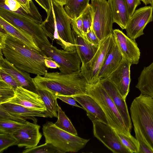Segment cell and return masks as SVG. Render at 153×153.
Returning <instances> with one entry per match:
<instances>
[{"label":"cell","mask_w":153,"mask_h":153,"mask_svg":"<svg viewBox=\"0 0 153 153\" xmlns=\"http://www.w3.org/2000/svg\"><path fill=\"white\" fill-rule=\"evenodd\" d=\"M1 50L5 58L21 70L36 75L44 76L48 72L45 63L47 56L10 34H7L5 45Z\"/></svg>","instance_id":"1"},{"label":"cell","mask_w":153,"mask_h":153,"mask_svg":"<svg viewBox=\"0 0 153 153\" xmlns=\"http://www.w3.org/2000/svg\"><path fill=\"white\" fill-rule=\"evenodd\" d=\"M52 8L46 19L41 23L46 35L52 41L55 40L63 50H76L75 33L71 29V19L66 13L63 6L51 0Z\"/></svg>","instance_id":"2"},{"label":"cell","mask_w":153,"mask_h":153,"mask_svg":"<svg viewBox=\"0 0 153 153\" xmlns=\"http://www.w3.org/2000/svg\"><path fill=\"white\" fill-rule=\"evenodd\" d=\"M33 79L37 88L45 89L59 95L70 96L87 94L88 84L79 71L69 74L56 71L37 75Z\"/></svg>","instance_id":"3"},{"label":"cell","mask_w":153,"mask_h":153,"mask_svg":"<svg viewBox=\"0 0 153 153\" xmlns=\"http://www.w3.org/2000/svg\"><path fill=\"white\" fill-rule=\"evenodd\" d=\"M130 111L133 125L140 128L153 149V98L141 93L132 102Z\"/></svg>","instance_id":"4"},{"label":"cell","mask_w":153,"mask_h":153,"mask_svg":"<svg viewBox=\"0 0 153 153\" xmlns=\"http://www.w3.org/2000/svg\"><path fill=\"white\" fill-rule=\"evenodd\" d=\"M87 92L100 106L107 117L108 124L117 133L126 135L131 134L114 102L100 81L94 84H88Z\"/></svg>","instance_id":"5"},{"label":"cell","mask_w":153,"mask_h":153,"mask_svg":"<svg viewBox=\"0 0 153 153\" xmlns=\"http://www.w3.org/2000/svg\"><path fill=\"white\" fill-rule=\"evenodd\" d=\"M42 130L45 142L52 144L61 153L77 152L90 140L63 130L51 122H47L44 124Z\"/></svg>","instance_id":"6"},{"label":"cell","mask_w":153,"mask_h":153,"mask_svg":"<svg viewBox=\"0 0 153 153\" xmlns=\"http://www.w3.org/2000/svg\"><path fill=\"white\" fill-rule=\"evenodd\" d=\"M42 53L51 58L60 65L59 68L61 73L69 74L80 70L82 62L76 50L68 51L59 49L53 45L35 40Z\"/></svg>","instance_id":"7"},{"label":"cell","mask_w":153,"mask_h":153,"mask_svg":"<svg viewBox=\"0 0 153 153\" xmlns=\"http://www.w3.org/2000/svg\"><path fill=\"white\" fill-rule=\"evenodd\" d=\"M90 5L93 16L92 29L101 41L113 33V16L106 0H92Z\"/></svg>","instance_id":"8"},{"label":"cell","mask_w":153,"mask_h":153,"mask_svg":"<svg viewBox=\"0 0 153 153\" xmlns=\"http://www.w3.org/2000/svg\"><path fill=\"white\" fill-rule=\"evenodd\" d=\"M115 42L112 33L101 41L97 51L92 59L86 64L81 65V73L88 84H94L100 81L98 79L99 72Z\"/></svg>","instance_id":"9"},{"label":"cell","mask_w":153,"mask_h":153,"mask_svg":"<svg viewBox=\"0 0 153 153\" xmlns=\"http://www.w3.org/2000/svg\"><path fill=\"white\" fill-rule=\"evenodd\" d=\"M0 17L12 25L27 32L34 40L51 44L43 29L42 23L1 8Z\"/></svg>","instance_id":"10"},{"label":"cell","mask_w":153,"mask_h":153,"mask_svg":"<svg viewBox=\"0 0 153 153\" xmlns=\"http://www.w3.org/2000/svg\"><path fill=\"white\" fill-rule=\"evenodd\" d=\"M95 137L114 153H131L123 143L115 130L108 124L97 121L92 122Z\"/></svg>","instance_id":"11"},{"label":"cell","mask_w":153,"mask_h":153,"mask_svg":"<svg viewBox=\"0 0 153 153\" xmlns=\"http://www.w3.org/2000/svg\"><path fill=\"white\" fill-rule=\"evenodd\" d=\"M153 10L152 7L149 6L135 11L125 29L128 37L135 39L144 34V29L147 24L153 21Z\"/></svg>","instance_id":"12"},{"label":"cell","mask_w":153,"mask_h":153,"mask_svg":"<svg viewBox=\"0 0 153 153\" xmlns=\"http://www.w3.org/2000/svg\"><path fill=\"white\" fill-rule=\"evenodd\" d=\"M100 82L114 102L126 128L131 132L132 126L126 99L121 94L114 84L108 79H100Z\"/></svg>","instance_id":"13"},{"label":"cell","mask_w":153,"mask_h":153,"mask_svg":"<svg viewBox=\"0 0 153 153\" xmlns=\"http://www.w3.org/2000/svg\"><path fill=\"white\" fill-rule=\"evenodd\" d=\"M113 33L123 58L128 60L132 65L137 64L140 53L135 39L129 37L118 29L113 30Z\"/></svg>","instance_id":"14"},{"label":"cell","mask_w":153,"mask_h":153,"mask_svg":"<svg viewBox=\"0 0 153 153\" xmlns=\"http://www.w3.org/2000/svg\"><path fill=\"white\" fill-rule=\"evenodd\" d=\"M40 126L36 123L29 122L12 134L17 141L19 147L25 149L37 146L42 137L39 131Z\"/></svg>","instance_id":"15"},{"label":"cell","mask_w":153,"mask_h":153,"mask_svg":"<svg viewBox=\"0 0 153 153\" xmlns=\"http://www.w3.org/2000/svg\"><path fill=\"white\" fill-rule=\"evenodd\" d=\"M131 65L128 60L123 58L117 68L107 78L114 84L125 99L129 91L130 69Z\"/></svg>","instance_id":"16"},{"label":"cell","mask_w":153,"mask_h":153,"mask_svg":"<svg viewBox=\"0 0 153 153\" xmlns=\"http://www.w3.org/2000/svg\"><path fill=\"white\" fill-rule=\"evenodd\" d=\"M0 69L12 76L17 81L20 87L37 93V88L29 73L21 70L4 58L0 49Z\"/></svg>","instance_id":"17"},{"label":"cell","mask_w":153,"mask_h":153,"mask_svg":"<svg viewBox=\"0 0 153 153\" xmlns=\"http://www.w3.org/2000/svg\"><path fill=\"white\" fill-rule=\"evenodd\" d=\"M6 102L20 105L30 108L47 110L43 101L38 94L21 87L16 88L14 97L5 102Z\"/></svg>","instance_id":"18"},{"label":"cell","mask_w":153,"mask_h":153,"mask_svg":"<svg viewBox=\"0 0 153 153\" xmlns=\"http://www.w3.org/2000/svg\"><path fill=\"white\" fill-rule=\"evenodd\" d=\"M81 105L86 111L87 115L92 122L98 121L108 124L107 117L100 106L88 94L71 96Z\"/></svg>","instance_id":"19"},{"label":"cell","mask_w":153,"mask_h":153,"mask_svg":"<svg viewBox=\"0 0 153 153\" xmlns=\"http://www.w3.org/2000/svg\"><path fill=\"white\" fill-rule=\"evenodd\" d=\"M0 106L12 114L22 117L26 120H31L33 123L36 124L37 120L35 117L52 118L47 110L30 108L8 102L0 104Z\"/></svg>","instance_id":"20"},{"label":"cell","mask_w":153,"mask_h":153,"mask_svg":"<svg viewBox=\"0 0 153 153\" xmlns=\"http://www.w3.org/2000/svg\"><path fill=\"white\" fill-rule=\"evenodd\" d=\"M123 57L115 41L106 56L99 72L98 79H105L119 66Z\"/></svg>","instance_id":"21"},{"label":"cell","mask_w":153,"mask_h":153,"mask_svg":"<svg viewBox=\"0 0 153 153\" xmlns=\"http://www.w3.org/2000/svg\"><path fill=\"white\" fill-rule=\"evenodd\" d=\"M0 27L3 28L7 33L20 40L32 49L43 53L36 44L34 38L30 35L24 30L12 25L1 17H0Z\"/></svg>","instance_id":"22"},{"label":"cell","mask_w":153,"mask_h":153,"mask_svg":"<svg viewBox=\"0 0 153 153\" xmlns=\"http://www.w3.org/2000/svg\"><path fill=\"white\" fill-rule=\"evenodd\" d=\"M108 1L114 22L122 29H125L129 18L124 0H108Z\"/></svg>","instance_id":"23"},{"label":"cell","mask_w":153,"mask_h":153,"mask_svg":"<svg viewBox=\"0 0 153 153\" xmlns=\"http://www.w3.org/2000/svg\"><path fill=\"white\" fill-rule=\"evenodd\" d=\"M75 45L82 64L88 62L96 54L99 47V46L91 43L87 39L75 34Z\"/></svg>","instance_id":"24"},{"label":"cell","mask_w":153,"mask_h":153,"mask_svg":"<svg viewBox=\"0 0 153 153\" xmlns=\"http://www.w3.org/2000/svg\"><path fill=\"white\" fill-rule=\"evenodd\" d=\"M135 87L141 93L153 98V62L144 67L138 79Z\"/></svg>","instance_id":"25"},{"label":"cell","mask_w":153,"mask_h":153,"mask_svg":"<svg viewBox=\"0 0 153 153\" xmlns=\"http://www.w3.org/2000/svg\"><path fill=\"white\" fill-rule=\"evenodd\" d=\"M37 93L41 97L47 110L52 118L58 117L57 96L52 92L45 89L37 88Z\"/></svg>","instance_id":"26"},{"label":"cell","mask_w":153,"mask_h":153,"mask_svg":"<svg viewBox=\"0 0 153 153\" xmlns=\"http://www.w3.org/2000/svg\"><path fill=\"white\" fill-rule=\"evenodd\" d=\"M90 0H67L64 8L72 19L79 17L89 4Z\"/></svg>","instance_id":"27"},{"label":"cell","mask_w":153,"mask_h":153,"mask_svg":"<svg viewBox=\"0 0 153 153\" xmlns=\"http://www.w3.org/2000/svg\"><path fill=\"white\" fill-rule=\"evenodd\" d=\"M58 107L57 120L54 123L55 126L63 130L72 134L77 135V131L70 120L58 105Z\"/></svg>","instance_id":"28"},{"label":"cell","mask_w":153,"mask_h":153,"mask_svg":"<svg viewBox=\"0 0 153 153\" xmlns=\"http://www.w3.org/2000/svg\"><path fill=\"white\" fill-rule=\"evenodd\" d=\"M135 136L139 146L138 153H153V149L149 144L141 131L137 125H133Z\"/></svg>","instance_id":"29"},{"label":"cell","mask_w":153,"mask_h":153,"mask_svg":"<svg viewBox=\"0 0 153 153\" xmlns=\"http://www.w3.org/2000/svg\"><path fill=\"white\" fill-rule=\"evenodd\" d=\"M26 124L13 121L0 119V133L12 134Z\"/></svg>","instance_id":"30"},{"label":"cell","mask_w":153,"mask_h":153,"mask_svg":"<svg viewBox=\"0 0 153 153\" xmlns=\"http://www.w3.org/2000/svg\"><path fill=\"white\" fill-rule=\"evenodd\" d=\"M22 153H61L60 151L52 144L45 143L32 148L26 149Z\"/></svg>","instance_id":"31"},{"label":"cell","mask_w":153,"mask_h":153,"mask_svg":"<svg viewBox=\"0 0 153 153\" xmlns=\"http://www.w3.org/2000/svg\"><path fill=\"white\" fill-rule=\"evenodd\" d=\"M117 133L123 143L129 150L131 153H138L139 146L136 138L131 134L126 135Z\"/></svg>","instance_id":"32"},{"label":"cell","mask_w":153,"mask_h":153,"mask_svg":"<svg viewBox=\"0 0 153 153\" xmlns=\"http://www.w3.org/2000/svg\"><path fill=\"white\" fill-rule=\"evenodd\" d=\"M15 91L13 88L0 79V104L13 97Z\"/></svg>","instance_id":"33"},{"label":"cell","mask_w":153,"mask_h":153,"mask_svg":"<svg viewBox=\"0 0 153 153\" xmlns=\"http://www.w3.org/2000/svg\"><path fill=\"white\" fill-rule=\"evenodd\" d=\"M83 29L85 35L92 28L93 16L90 4H89L82 15ZM86 36V35H85Z\"/></svg>","instance_id":"34"},{"label":"cell","mask_w":153,"mask_h":153,"mask_svg":"<svg viewBox=\"0 0 153 153\" xmlns=\"http://www.w3.org/2000/svg\"><path fill=\"white\" fill-rule=\"evenodd\" d=\"M17 141L11 134L0 133V153L9 147L17 145Z\"/></svg>","instance_id":"35"},{"label":"cell","mask_w":153,"mask_h":153,"mask_svg":"<svg viewBox=\"0 0 153 153\" xmlns=\"http://www.w3.org/2000/svg\"><path fill=\"white\" fill-rule=\"evenodd\" d=\"M71 25L72 30L75 34L87 39L83 31L82 22L81 15L76 19H71Z\"/></svg>","instance_id":"36"},{"label":"cell","mask_w":153,"mask_h":153,"mask_svg":"<svg viewBox=\"0 0 153 153\" xmlns=\"http://www.w3.org/2000/svg\"><path fill=\"white\" fill-rule=\"evenodd\" d=\"M0 119L13 121L25 124L29 122L23 118L11 114L0 106Z\"/></svg>","instance_id":"37"},{"label":"cell","mask_w":153,"mask_h":153,"mask_svg":"<svg viewBox=\"0 0 153 153\" xmlns=\"http://www.w3.org/2000/svg\"><path fill=\"white\" fill-rule=\"evenodd\" d=\"M0 79L2 80L15 90L20 85L16 80L10 74L0 69Z\"/></svg>","instance_id":"38"},{"label":"cell","mask_w":153,"mask_h":153,"mask_svg":"<svg viewBox=\"0 0 153 153\" xmlns=\"http://www.w3.org/2000/svg\"><path fill=\"white\" fill-rule=\"evenodd\" d=\"M28 13L40 14L32 0H16Z\"/></svg>","instance_id":"39"},{"label":"cell","mask_w":153,"mask_h":153,"mask_svg":"<svg viewBox=\"0 0 153 153\" xmlns=\"http://www.w3.org/2000/svg\"><path fill=\"white\" fill-rule=\"evenodd\" d=\"M127 7L129 19L136 10V7L141 4V0H124Z\"/></svg>","instance_id":"40"},{"label":"cell","mask_w":153,"mask_h":153,"mask_svg":"<svg viewBox=\"0 0 153 153\" xmlns=\"http://www.w3.org/2000/svg\"><path fill=\"white\" fill-rule=\"evenodd\" d=\"M85 35L87 40L89 42L95 45L99 46L101 41L97 36L92 28L89 30Z\"/></svg>","instance_id":"41"},{"label":"cell","mask_w":153,"mask_h":153,"mask_svg":"<svg viewBox=\"0 0 153 153\" xmlns=\"http://www.w3.org/2000/svg\"><path fill=\"white\" fill-rule=\"evenodd\" d=\"M57 98L63 102L71 105L78 107L84 110L83 107H81L77 104L76 100L70 96L59 95L57 96Z\"/></svg>","instance_id":"42"},{"label":"cell","mask_w":153,"mask_h":153,"mask_svg":"<svg viewBox=\"0 0 153 153\" xmlns=\"http://www.w3.org/2000/svg\"><path fill=\"white\" fill-rule=\"evenodd\" d=\"M46 11L48 14L49 12L51 5V0H34Z\"/></svg>","instance_id":"43"},{"label":"cell","mask_w":153,"mask_h":153,"mask_svg":"<svg viewBox=\"0 0 153 153\" xmlns=\"http://www.w3.org/2000/svg\"><path fill=\"white\" fill-rule=\"evenodd\" d=\"M45 63L47 68L56 69L59 68L60 67L59 64L49 57L47 56L45 58Z\"/></svg>","instance_id":"44"},{"label":"cell","mask_w":153,"mask_h":153,"mask_svg":"<svg viewBox=\"0 0 153 153\" xmlns=\"http://www.w3.org/2000/svg\"><path fill=\"white\" fill-rule=\"evenodd\" d=\"M0 32V49H2L5 45L7 34Z\"/></svg>","instance_id":"45"},{"label":"cell","mask_w":153,"mask_h":153,"mask_svg":"<svg viewBox=\"0 0 153 153\" xmlns=\"http://www.w3.org/2000/svg\"><path fill=\"white\" fill-rule=\"evenodd\" d=\"M56 2L64 6L66 4L67 0H53Z\"/></svg>","instance_id":"46"},{"label":"cell","mask_w":153,"mask_h":153,"mask_svg":"<svg viewBox=\"0 0 153 153\" xmlns=\"http://www.w3.org/2000/svg\"><path fill=\"white\" fill-rule=\"evenodd\" d=\"M143 3L145 5H146L147 4H151L153 1V0H141Z\"/></svg>","instance_id":"47"},{"label":"cell","mask_w":153,"mask_h":153,"mask_svg":"<svg viewBox=\"0 0 153 153\" xmlns=\"http://www.w3.org/2000/svg\"><path fill=\"white\" fill-rule=\"evenodd\" d=\"M151 6L152 7L153 9V1H152V3L151 4Z\"/></svg>","instance_id":"48"},{"label":"cell","mask_w":153,"mask_h":153,"mask_svg":"<svg viewBox=\"0 0 153 153\" xmlns=\"http://www.w3.org/2000/svg\"></svg>","instance_id":"49"}]
</instances>
